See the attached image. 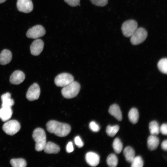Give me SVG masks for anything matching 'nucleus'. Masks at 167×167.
Returning <instances> with one entry per match:
<instances>
[{
  "label": "nucleus",
  "instance_id": "obj_1",
  "mask_svg": "<svg viewBox=\"0 0 167 167\" xmlns=\"http://www.w3.org/2000/svg\"><path fill=\"white\" fill-rule=\"evenodd\" d=\"M48 131L60 137H65L71 131V127L69 124L55 120L49 121L46 124Z\"/></svg>",
  "mask_w": 167,
  "mask_h": 167
},
{
  "label": "nucleus",
  "instance_id": "obj_2",
  "mask_svg": "<svg viewBox=\"0 0 167 167\" xmlns=\"http://www.w3.org/2000/svg\"><path fill=\"white\" fill-rule=\"evenodd\" d=\"M32 136L36 142V150L39 152L43 150L46 143V135L44 130L41 128H36L33 131Z\"/></svg>",
  "mask_w": 167,
  "mask_h": 167
},
{
  "label": "nucleus",
  "instance_id": "obj_3",
  "mask_svg": "<svg viewBox=\"0 0 167 167\" xmlns=\"http://www.w3.org/2000/svg\"><path fill=\"white\" fill-rule=\"evenodd\" d=\"M80 89V86L77 82L73 81L72 82L63 87L61 90L63 96L66 99H71L77 96Z\"/></svg>",
  "mask_w": 167,
  "mask_h": 167
},
{
  "label": "nucleus",
  "instance_id": "obj_4",
  "mask_svg": "<svg viewBox=\"0 0 167 167\" xmlns=\"http://www.w3.org/2000/svg\"><path fill=\"white\" fill-rule=\"evenodd\" d=\"M137 22L134 19H129L122 24L121 30L123 35L126 37H130L138 28Z\"/></svg>",
  "mask_w": 167,
  "mask_h": 167
},
{
  "label": "nucleus",
  "instance_id": "obj_5",
  "mask_svg": "<svg viewBox=\"0 0 167 167\" xmlns=\"http://www.w3.org/2000/svg\"><path fill=\"white\" fill-rule=\"evenodd\" d=\"M148 36L147 31L144 28H137L131 36L130 41L133 45H138L143 42Z\"/></svg>",
  "mask_w": 167,
  "mask_h": 167
},
{
  "label": "nucleus",
  "instance_id": "obj_6",
  "mask_svg": "<svg viewBox=\"0 0 167 167\" xmlns=\"http://www.w3.org/2000/svg\"><path fill=\"white\" fill-rule=\"evenodd\" d=\"M21 126L19 122L16 120L8 121L3 124V131L8 135H12L18 132L20 130Z\"/></svg>",
  "mask_w": 167,
  "mask_h": 167
},
{
  "label": "nucleus",
  "instance_id": "obj_7",
  "mask_svg": "<svg viewBox=\"0 0 167 167\" xmlns=\"http://www.w3.org/2000/svg\"><path fill=\"white\" fill-rule=\"evenodd\" d=\"M74 80L73 76L67 73H63L57 75L55 78L54 83L58 87H64Z\"/></svg>",
  "mask_w": 167,
  "mask_h": 167
},
{
  "label": "nucleus",
  "instance_id": "obj_8",
  "mask_svg": "<svg viewBox=\"0 0 167 167\" xmlns=\"http://www.w3.org/2000/svg\"><path fill=\"white\" fill-rule=\"evenodd\" d=\"M45 32V28L42 25H37L28 30L26 36L29 38L37 39L44 36Z\"/></svg>",
  "mask_w": 167,
  "mask_h": 167
},
{
  "label": "nucleus",
  "instance_id": "obj_9",
  "mask_svg": "<svg viewBox=\"0 0 167 167\" xmlns=\"http://www.w3.org/2000/svg\"><path fill=\"white\" fill-rule=\"evenodd\" d=\"M40 92L39 85L37 83H34L28 89L26 94V98L30 101L37 100L39 98Z\"/></svg>",
  "mask_w": 167,
  "mask_h": 167
},
{
  "label": "nucleus",
  "instance_id": "obj_10",
  "mask_svg": "<svg viewBox=\"0 0 167 167\" xmlns=\"http://www.w3.org/2000/svg\"><path fill=\"white\" fill-rule=\"evenodd\" d=\"M16 6L19 11L25 13L31 12L33 8L31 0H17Z\"/></svg>",
  "mask_w": 167,
  "mask_h": 167
},
{
  "label": "nucleus",
  "instance_id": "obj_11",
  "mask_svg": "<svg viewBox=\"0 0 167 167\" xmlns=\"http://www.w3.org/2000/svg\"><path fill=\"white\" fill-rule=\"evenodd\" d=\"M44 43L41 39H36L32 43L30 47L31 54L34 56L39 55L42 51Z\"/></svg>",
  "mask_w": 167,
  "mask_h": 167
},
{
  "label": "nucleus",
  "instance_id": "obj_12",
  "mask_svg": "<svg viewBox=\"0 0 167 167\" xmlns=\"http://www.w3.org/2000/svg\"><path fill=\"white\" fill-rule=\"evenodd\" d=\"M25 79V75L22 71L17 70L14 71L10 78V82L13 84L17 85L22 83Z\"/></svg>",
  "mask_w": 167,
  "mask_h": 167
},
{
  "label": "nucleus",
  "instance_id": "obj_13",
  "mask_svg": "<svg viewBox=\"0 0 167 167\" xmlns=\"http://www.w3.org/2000/svg\"><path fill=\"white\" fill-rule=\"evenodd\" d=\"M85 160L90 166L93 167L96 166L100 161V156L97 153L93 152H88L85 155Z\"/></svg>",
  "mask_w": 167,
  "mask_h": 167
},
{
  "label": "nucleus",
  "instance_id": "obj_14",
  "mask_svg": "<svg viewBox=\"0 0 167 167\" xmlns=\"http://www.w3.org/2000/svg\"><path fill=\"white\" fill-rule=\"evenodd\" d=\"M12 59L11 52L7 49L3 50L0 54V64L5 65L8 64Z\"/></svg>",
  "mask_w": 167,
  "mask_h": 167
},
{
  "label": "nucleus",
  "instance_id": "obj_15",
  "mask_svg": "<svg viewBox=\"0 0 167 167\" xmlns=\"http://www.w3.org/2000/svg\"><path fill=\"white\" fill-rule=\"evenodd\" d=\"M109 113L119 121L122 119V113L119 106L113 104L110 106L109 109Z\"/></svg>",
  "mask_w": 167,
  "mask_h": 167
},
{
  "label": "nucleus",
  "instance_id": "obj_16",
  "mask_svg": "<svg viewBox=\"0 0 167 167\" xmlns=\"http://www.w3.org/2000/svg\"><path fill=\"white\" fill-rule=\"evenodd\" d=\"M44 152L48 154H57L60 151L59 147L51 142H46L43 149Z\"/></svg>",
  "mask_w": 167,
  "mask_h": 167
},
{
  "label": "nucleus",
  "instance_id": "obj_17",
  "mask_svg": "<svg viewBox=\"0 0 167 167\" xmlns=\"http://www.w3.org/2000/svg\"><path fill=\"white\" fill-rule=\"evenodd\" d=\"M2 107L11 108L14 104V100L11 98V94L6 92L1 96Z\"/></svg>",
  "mask_w": 167,
  "mask_h": 167
},
{
  "label": "nucleus",
  "instance_id": "obj_18",
  "mask_svg": "<svg viewBox=\"0 0 167 167\" xmlns=\"http://www.w3.org/2000/svg\"><path fill=\"white\" fill-rule=\"evenodd\" d=\"M159 143V139L156 135H151L148 139L147 145L148 148L151 151L155 150L158 147Z\"/></svg>",
  "mask_w": 167,
  "mask_h": 167
},
{
  "label": "nucleus",
  "instance_id": "obj_19",
  "mask_svg": "<svg viewBox=\"0 0 167 167\" xmlns=\"http://www.w3.org/2000/svg\"><path fill=\"white\" fill-rule=\"evenodd\" d=\"M13 111L11 108L2 107L0 109V119L6 122L11 117Z\"/></svg>",
  "mask_w": 167,
  "mask_h": 167
},
{
  "label": "nucleus",
  "instance_id": "obj_20",
  "mask_svg": "<svg viewBox=\"0 0 167 167\" xmlns=\"http://www.w3.org/2000/svg\"><path fill=\"white\" fill-rule=\"evenodd\" d=\"M123 153L126 161L131 163L135 157V153L134 149L131 147H126L124 149Z\"/></svg>",
  "mask_w": 167,
  "mask_h": 167
},
{
  "label": "nucleus",
  "instance_id": "obj_21",
  "mask_svg": "<svg viewBox=\"0 0 167 167\" xmlns=\"http://www.w3.org/2000/svg\"><path fill=\"white\" fill-rule=\"evenodd\" d=\"M128 116L130 121L131 123L134 124L136 123L139 118L138 110L135 108L131 109L129 112Z\"/></svg>",
  "mask_w": 167,
  "mask_h": 167
},
{
  "label": "nucleus",
  "instance_id": "obj_22",
  "mask_svg": "<svg viewBox=\"0 0 167 167\" xmlns=\"http://www.w3.org/2000/svg\"><path fill=\"white\" fill-rule=\"evenodd\" d=\"M149 131L152 135H158L160 132V127L158 122L153 121L150 122L149 124Z\"/></svg>",
  "mask_w": 167,
  "mask_h": 167
},
{
  "label": "nucleus",
  "instance_id": "obj_23",
  "mask_svg": "<svg viewBox=\"0 0 167 167\" xmlns=\"http://www.w3.org/2000/svg\"><path fill=\"white\" fill-rule=\"evenodd\" d=\"M10 162L13 167H25L27 166L26 161L23 158L12 159Z\"/></svg>",
  "mask_w": 167,
  "mask_h": 167
},
{
  "label": "nucleus",
  "instance_id": "obj_24",
  "mask_svg": "<svg viewBox=\"0 0 167 167\" xmlns=\"http://www.w3.org/2000/svg\"><path fill=\"white\" fill-rule=\"evenodd\" d=\"M106 162L110 167H115L118 164V159L116 156L114 154H111L107 157Z\"/></svg>",
  "mask_w": 167,
  "mask_h": 167
},
{
  "label": "nucleus",
  "instance_id": "obj_25",
  "mask_svg": "<svg viewBox=\"0 0 167 167\" xmlns=\"http://www.w3.org/2000/svg\"><path fill=\"white\" fill-rule=\"evenodd\" d=\"M113 147L115 152L119 154L122 151L123 145L120 139L118 138H116L114 140Z\"/></svg>",
  "mask_w": 167,
  "mask_h": 167
},
{
  "label": "nucleus",
  "instance_id": "obj_26",
  "mask_svg": "<svg viewBox=\"0 0 167 167\" xmlns=\"http://www.w3.org/2000/svg\"><path fill=\"white\" fill-rule=\"evenodd\" d=\"M158 69L161 72L166 74L167 73V58L161 59L157 64Z\"/></svg>",
  "mask_w": 167,
  "mask_h": 167
},
{
  "label": "nucleus",
  "instance_id": "obj_27",
  "mask_svg": "<svg viewBox=\"0 0 167 167\" xmlns=\"http://www.w3.org/2000/svg\"><path fill=\"white\" fill-rule=\"evenodd\" d=\"M119 129V127L117 125L113 126L108 125L106 127V131L109 136L113 137L118 132Z\"/></svg>",
  "mask_w": 167,
  "mask_h": 167
},
{
  "label": "nucleus",
  "instance_id": "obj_28",
  "mask_svg": "<svg viewBox=\"0 0 167 167\" xmlns=\"http://www.w3.org/2000/svg\"><path fill=\"white\" fill-rule=\"evenodd\" d=\"M131 163V167H142L143 165V161L140 156L135 157Z\"/></svg>",
  "mask_w": 167,
  "mask_h": 167
},
{
  "label": "nucleus",
  "instance_id": "obj_29",
  "mask_svg": "<svg viewBox=\"0 0 167 167\" xmlns=\"http://www.w3.org/2000/svg\"><path fill=\"white\" fill-rule=\"evenodd\" d=\"M92 3L97 6H104L108 3V0H90Z\"/></svg>",
  "mask_w": 167,
  "mask_h": 167
},
{
  "label": "nucleus",
  "instance_id": "obj_30",
  "mask_svg": "<svg viewBox=\"0 0 167 167\" xmlns=\"http://www.w3.org/2000/svg\"><path fill=\"white\" fill-rule=\"evenodd\" d=\"M89 127L92 131L94 132H98L100 129L99 126L94 121L90 122L89 124Z\"/></svg>",
  "mask_w": 167,
  "mask_h": 167
},
{
  "label": "nucleus",
  "instance_id": "obj_31",
  "mask_svg": "<svg viewBox=\"0 0 167 167\" xmlns=\"http://www.w3.org/2000/svg\"><path fill=\"white\" fill-rule=\"evenodd\" d=\"M74 140L75 144L79 148H82L83 146L84 143L79 136H76L74 138Z\"/></svg>",
  "mask_w": 167,
  "mask_h": 167
},
{
  "label": "nucleus",
  "instance_id": "obj_32",
  "mask_svg": "<svg viewBox=\"0 0 167 167\" xmlns=\"http://www.w3.org/2000/svg\"><path fill=\"white\" fill-rule=\"evenodd\" d=\"M65 2L69 5L75 7L79 5L80 0H64Z\"/></svg>",
  "mask_w": 167,
  "mask_h": 167
},
{
  "label": "nucleus",
  "instance_id": "obj_33",
  "mask_svg": "<svg viewBox=\"0 0 167 167\" xmlns=\"http://www.w3.org/2000/svg\"><path fill=\"white\" fill-rule=\"evenodd\" d=\"M160 131L164 135L167 134V125L166 123H163L160 128Z\"/></svg>",
  "mask_w": 167,
  "mask_h": 167
},
{
  "label": "nucleus",
  "instance_id": "obj_34",
  "mask_svg": "<svg viewBox=\"0 0 167 167\" xmlns=\"http://www.w3.org/2000/svg\"><path fill=\"white\" fill-rule=\"evenodd\" d=\"M66 152L68 153H71L73 151L74 148L72 142H69L66 146Z\"/></svg>",
  "mask_w": 167,
  "mask_h": 167
},
{
  "label": "nucleus",
  "instance_id": "obj_35",
  "mask_svg": "<svg viewBox=\"0 0 167 167\" xmlns=\"http://www.w3.org/2000/svg\"><path fill=\"white\" fill-rule=\"evenodd\" d=\"M162 148L164 150L166 151L167 150V140H165L161 143Z\"/></svg>",
  "mask_w": 167,
  "mask_h": 167
},
{
  "label": "nucleus",
  "instance_id": "obj_36",
  "mask_svg": "<svg viewBox=\"0 0 167 167\" xmlns=\"http://www.w3.org/2000/svg\"><path fill=\"white\" fill-rule=\"evenodd\" d=\"M6 0H0V4L3 3L5 2Z\"/></svg>",
  "mask_w": 167,
  "mask_h": 167
}]
</instances>
